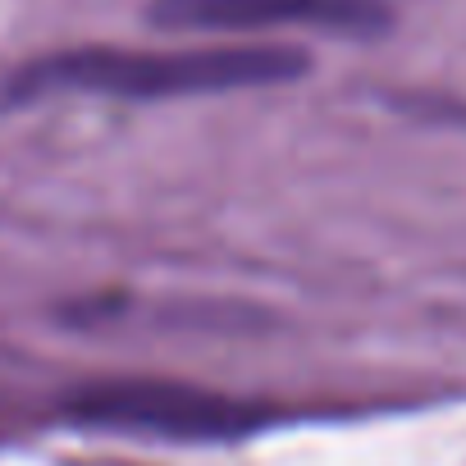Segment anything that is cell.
<instances>
[{
  "label": "cell",
  "instance_id": "cell-1",
  "mask_svg": "<svg viewBox=\"0 0 466 466\" xmlns=\"http://www.w3.org/2000/svg\"><path fill=\"white\" fill-rule=\"evenodd\" d=\"M311 69L302 46H183V51H133V46H74L19 65L0 96L5 106L46 101L56 92L115 96V101H165V96H219L248 87H279Z\"/></svg>",
  "mask_w": 466,
  "mask_h": 466
},
{
  "label": "cell",
  "instance_id": "cell-2",
  "mask_svg": "<svg viewBox=\"0 0 466 466\" xmlns=\"http://www.w3.org/2000/svg\"><path fill=\"white\" fill-rule=\"evenodd\" d=\"M69 416L101 430H128L151 439H243L275 420V407L215 393L183 380H156V375H119V380H92L69 393Z\"/></svg>",
  "mask_w": 466,
  "mask_h": 466
},
{
  "label": "cell",
  "instance_id": "cell-3",
  "mask_svg": "<svg viewBox=\"0 0 466 466\" xmlns=\"http://www.w3.org/2000/svg\"><path fill=\"white\" fill-rule=\"evenodd\" d=\"M156 28L174 33H270L311 28L334 37H380L393 24L389 0H151Z\"/></svg>",
  "mask_w": 466,
  "mask_h": 466
}]
</instances>
